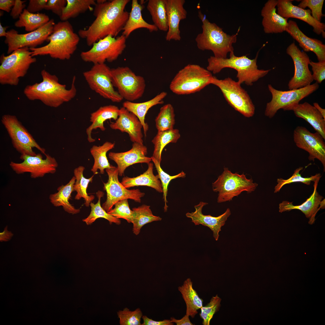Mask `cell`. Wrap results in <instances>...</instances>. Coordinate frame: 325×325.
<instances>
[{
    "label": "cell",
    "instance_id": "6da1fadb",
    "mask_svg": "<svg viewBox=\"0 0 325 325\" xmlns=\"http://www.w3.org/2000/svg\"><path fill=\"white\" fill-rule=\"evenodd\" d=\"M130 1L97 0L94 12L95 19L87 29L79 30V37L85 39L88 46L109 35L116 37L128 18L129 13L125 7Z\"/></svg>",
    "mask_w": 325,
    "mask_h": 325
},
{
    "label": "cell",
    "instance_id": "7a4b0ae2",
    "mask_svg": "<svg viewBox=\"0 0 325 325\" xmlns=\"http://www.w3.org/2000/svg\"><path fill=\"white\" fill-rule=\"evenodd\" d=\"M41 75L42 82L27 85L23 90L24 94L29 100H39L48 106L57 108L76 96L75 76H73L70 88L67 89L65 85L59 82L55 75L51 74L45 70L41 71Z\"/></svg>",
    "mask_w": 325,
    "mask_h": 325
},
{
    "label": "cell",
    "instance_id": "3957f363",
    "mask_svg": "<svg viewBox=\"0 0 325 325\" xmlns=\"http://www.w3.org/2000/svg\"><path fill=\"white\" fill-rule=\"evenodd\" d=\"M79 40V36L68 20L60 21L54 25L53 32L47 39L48 44L29 49L33 57L49 55L55 59L69 60L76 50Z\"/></svg>",
    "mask_w": 325,
    "mask_h": 325
},
{
    "label": "cell",
    "instance_id": "277c9868",
    "mask_svg": "<svg viewBox=\"0 0 325 325\" xmlns=\"http://www.w3.org/2000/svg\"><path fill=\"white\" fill-rule=\"evenodd\" d=\"M198 17L202 22V31L195 39L198 48L210 50L214 57L219 58H226L228 53H234L233 45L237 42L239 29L235 34L229 35L216 24L210 22L200 11Z\"/></svg>",
    "mask_w": 325,
    "mask_h": 325
},
{
    "label": "cell",
    "instance_id": "5b68a950",
    "mask_svg": "<svg viewBox=\"0 0 325 325\" xmlns=\"http://www.w3.org/2000/svg\"><path fill=\"white\" fill-rule=\"evenodd\" d=\"M258 53L255 57L250 59L246 55L236 56L234 53H230L229 58H222L210 56L208 59L206 69L215 74L222 69L229 68L237 71V77L240 84L244 82L248 86H252L253 83L266 75L271 70L259 69L257 64Z\"/></svg>",
    "mask_w": 325,
    "mask_h": 325
},
{
    "label": "cell",
    "instance_id": "8992f818",
    "mask_svg": "<svg viewBox=\"0 0 325 325\" xmlns=\"http://www.w3.org/2000/svg\"><path fill=\"white\" fill-rule=\"evenodd\" d=\"M214 77L207 69L195 64H188L180 70L171 82L169 88L178 95L198 92L212 84Z\"/></svg>",
    "mask_w": 325,
    "mask_h": 325
},
{
    "label": "cell",
    "instance_id": "52a82bcc",
    "mask_svg": "<svg viewBox=\"0 0 325 325\" xmlns=\"http://www.w3.org/2000/svg\"><path fill=\"white\" fill-rule=\"evenodd\" d=\"M0 60V83L17 86L20 78L26 75L36 59L26 47L15 50L8 56L2 54Z\"/></svg>",
    "mask_w": 325,
    "mask_h": 325
},
{
    "label": "cell",
    "instance_id": "ba28073f",
    "mask_svg": "<svg viewBox=\"0 0 325 325\" xmlns=\"http://www.w3.org/2000/svg\"><path fill=\"white\" fill-rule=\"evenodd\" d=\"M258 186V184L253 182L252 178H247L243 173H233L226 167L212 184L213 191L218 192L217 201L218 203L230 201L243 191L251 193Z\"/></svg>",
    "mask_w": 325,
    "mask_h": 325
},
{
    "label": "cell",
    "instance_id": "9c48e42d",
    "mask_svg": "<svg viewBox=\"0 0 325 325\" xmlns=\"http://www.w3.org/2000/svg\"><path fill=\"white\" fill-rule=\"evenodd\" d=\"M268 88L272 95L271 101L268 103L265 115L271 118L280 109L284 111L292 110L303 99L317 91L319 88L316 82L305 87L288 91H281L268 84Z\"/></svg>",
    "mask_w": 325,
    "mask_h": 325
},
{
    "label": "cell",
    "instance_id": "30bf717a",
    "mask_svg": "<svg viewBox=\"0 0 325 325\" xmlns=\"http://www.w3.org/2000/svg\"><path fill=\"white\" fill-rule=\"evenodd\" d=\"M126 39L122 35L116 37L108 36L94 43L89 50L82 52L81 58L85 62L94 64L113 62L125 48Z\"/></svg>",
    "mask_w": 325,
    "mask_h": 325
},
{
    "label": "cell",
    "instance_id": "8fae6325",
    "mask_svg": "<svg viewBox=\"0 0 325 325\" xmlns=\"http://www.w3.org/2000/svg\"><path fill=\"white\" fill-rule=\"evenodd\" d=\"M212 84L220 89L228 104L236 110L246 117L254 115L255 106L247 91L238 81L229 77L219 79L214 76Z\"/></svg>",
    "mask_w": 325,
    "mask_h": 325
},
{
    "label": "cell",
    "instance_id": "7c38bea8",
    "mask_svg": "<svg viewBox=\"0 0 325 325\" xmlns=\"http://www.w3.org/2000/svg\"><path fill=\"white\" fill-rule=\"evenodd\" d=\"M114 87L123 99L132 102L141 98L145 89L144 78L136 75L128 67H119L111 69Z\"/></svg>",
    "mask_w": 325,
    "mask_h": 325
},
{
    "label": "cell",
    "instance_id": "4fadbf2b",
    "mask_svg": "<svg viewBox=\"0 0 325 325\" xmlns=\"http://www.w3.org/2000/svg\"><path fill=\"white\" fill-rule=\"evenodd\" d=\"M1 121L11 139L13 147L21 155L35 156L37 154L33 148H36L46 155L45 149L37 143L15 116L4 115Z\"/></svg>",
    "mask_w": 325,
    "mask_h": 325
},
{
    "label": "cell",
    "instance_id": "5bb4252c",
    "mask_svg": "<svg viewBox=\"0 0 325 325\" xmlns=\"http://www.w3.org/2000/svg\"><path fill=\"white\" fill-rule=\"evenodd\" d=\"M111 69L105 63L95 64L83 74L92 90L104 98L119 103L123 98L114 89Z\"/></svg>",
    "mask_w": 325,
    "mask_h": 325
},
{
    "label": "cell",
    "instance_id": "9a60e30c",
    "mask_svg": "<svg viewBox=\"0 0 325 325\" xmlns=\"http://www.w3.org/2000/svg\"><path fill=\"white\" fill-rule=\"evenodd\" d=\"M108 175L107 183H104V189L107 193V199L102 207L107 212L117 202L125 199H130L141 203V198L145 195L139 189L128 190L120 183L118 180L119 170L113 166L106 169Z\"/></svg>",
    "mask_w": 325,
    "mask_h": 325
},
{
    "label": "cell",
    "instance_id": "2e32d148",
    "mask_svg": "<svg viewBox=\"0 0 325 325\" xmlns=\"http://www.w3.org/2000/svg\"><path fill=\"white\" fill-rule=\"evenodd\" d=\"M55 24L54 20L51 19L41 27L26 34H19L13 29L8 31L5 41L8 46L7 54H9L18 48H36L42 44L53 32Z\"/></svg>",
    "mask_w": 325,
    "mask_h": 325
},
{
    "label": "cell",
    "instance_id": "e0dca14e",
    "mask_svg": "<svg viewBox=\"0 0 325 325\" xmlns=\"http://www.w3.org/2000/svg\"><path fill=\"white\" fill-rule=\"evenodd\" d=\"M45 156L46 158L44 159L40 153L34 156L22 154L20 159L23 162L17 163L11 161L9 165L17 174L29 172L32 178L42 177L47 174L54 173L58 166L54 157L48 154H47Z\"/></svg>",
    "mask_w": 325,
    "mask_h": 325
},
{
    "label": "cell",
    "instance_id": "ac0fdd59",
    "mask_svg": "<svg viewBox=\"0 0 325 325\" xmlns=\"http://www.w3.org/2000/svg\"><path fill=\"white\" fill-rule=\"evenodd\" d=\"M293 138L296 146L308 153L309 160L317 159L321 162L325 172V143L322 136L317 132L312 133L305 127L298 126L294 130Z\"/></svg>",
    "mask_w": 325,
    "mask_h": 325
},
{
    "label": "cell",
    "instance_id": "d6986e66",
    "mask_svg": "<svg viewBox=\"0 0 325 325\" xmlns=\"http://www.w3.org/2000/svg\"><path fill=\"white\" fill-rule=\"evenodd\" d=\"M286 52L292 58L294 66V75L288 85L289 89H298L311 85L314 80L309 68L311 60L308 55L301 51L294 42L287 47Z\"/></svg>",
    "mask_w": 325,
    "mask_h": 325
},
{
    "label": "cell",
    "instance_id": "ffe728a7",
    "mask_svg": "<svg viewBox=\"0 0 325 325\" xmlns=\"http://www.w3.org/2000/svg\"><path fill=\"white\" fill-rule=\"evenodd\" d=\"M293 0H278L277 5V13L286 18H293L302 20L313 28L314 32L318 35L321 34L323 38L325 36V23L317 21L311 15L309 9H303L293 5Z\"/></svg>",
    "mask_w": 325,
    "mask_h": 325
},
{
    "label": "cell",
    "instance_id": "44dd1931",
    "mask_svg": "<svg viewBox=\"0 0 325 325\" xmlns=\"http://www.w3.org/2000/svg\"><path fill=\"white\" fill-rule=\"evenodd\" d=\"M147 153V148L143 144L134 142L129 150L120 153L110 152L108 156L117 165L119 175L121 176L126 168L132 165L140 163H149L152 160L151 157L146 156Z\"/></svg>",
    "mask_w": 325,
    "mask_h": 325
},
{
    "label": "cell",
    "instance_id": "7402d4cb",
    "mask_svg": "<svg viewBox=\"0 0 325 325\" xmlns=\"http://www.w3.org/2000/svg\"><path fill=\"white\" fill-rule=\"evenodd\" d=\"M320 178L314 181V189L310 196L303 203L299 205L294 206L292 202L283 201L279 204V212L282 213L296 209L300 210L309 219L308 223L311 224L314 222L315 216L317 212L320 209H324L325 207V199L319 194L317 190L318 182Z\"/></svg>",
    "mask_w": 325,
    "mask_h": 325
},
{
    "label": "cell",
    "instance_id": "603a6c76",
    "mask_svg": "<svg viewBox=\"0 0 325 325\" xmlns=\"http://www.w3.org/2000/svg\"><path fill=\"white\" fill-rule=\"evenodd\" d=\"M111 128L119 130L129 135L132 141L143 144L142 125L138 118L133 113L123 107L120 109L117 119L114 122L110 124Z\"/></svg>",
    "mask_w": 325,
    "mask_h": 325
},
{
    "label": "cell",
    "instance_id": "cb8c5ba5",
    "mask_svg": "<svg viewBox=\"0 0 325 325\" xmlns=\"http://www.w3.org/2000/svg\"><path fill=\"white\" fill-rule=\"evenodd\" d=\"M206 202L202 201L194 206L195 211L191 213L187 212L186 216L191 219L192 222L195 225L202 224L209 228L213 232V237L215 240H218L219 236V233L221 231V228L224 225L228 218L231 215L229 208H228L225 212L217 217H213L210 215H203L202 212L203 207L207 205Z\"/></svg>",
    "mask_w": 325,
    "mask_h": 325
},
{
    "label": "cell",
    "instance_id": "d4e9b609",
    "mask_svg": "<svg viewBox=\"0 0 325 325\" xmlns=\"http://www.w3.org/2000/svg\"><path fill=\"white\" fill-rule=\"evenodd\" d=\"M185 2L184 0H166L168 26L166 36L167 41L181 39L179 23L186 18L187 14L184 7Z\"/></svg>",
    "mask_w": 325,
    "mask_h": 325
},
{
    "label": "cell",
    "instance_id": "484cf974",
    "mask_svg": "<svg viewBox=\"0 0 325 325\" xmlns=\"http://www.w3.org/2000/svg\"><path fill=\"white\" fill-rule=\"evenodd\" d=\"M277 3V0H268L262 9V24L266 33H281L286 31L288 19L281 17L276 12Z\"/></svg>",
    "mask_w": 325,
    "mask_h": 325
},
{
    "label": "cell",
    "instance_id": "4316f807",
    "mask_svg": "<svg viewBox=\"0 0 325 325\" xmlns=\"http://www.w3.org/2000/svg\"><path fill=\"white\" fill-rule=\"evenodd\" d=\"M286 31L299 43L304 52H313L318 61L325 60V45L320 40L306 36L299 29L295 21L292 20L288 21Z\"/></svg>",
    "mask_w": 325,
    "mask_h": 325
},
{
    "label": "cell",
    "instance_id": "83f0119b",
    "mask_svg": "<svg viewBox=\"0 0 325 325\" xmlns=\"http://www.w3.org/2000/svg\"><path fill=\"white\" fill-rule=\"evenodd\" d=\"M292 111L296 116L305 120L325 139V119L313 105L307 102L299 103Z\"/></svg>",
    "mask_w": 325,
    "mask_h": 325
},
{
    "label": "cell",
    "instance_id": "f1b7e54d",
    "mask_svg": "<svg viewBox=\"0 0 325 325\" xmlns=\"http://www.w3.org/2000/svg\"><path fill=\"white\" fill-rule=\"evenodd\" d=\"M120 109L117 106L112 105L104 106L100 107L97 110L91 114L90 121L91 124L86 129L87 139L90 143L95 141L91 136L93 130L99 128L102 131H104L106 128L104 126V122L108 119H113L115 121L118 117Z\"/></svg>",
    "mask_w": 325,
    "mask_h": 325
},
{
    "label": "cell",
    "instance_id": "f546056e",
    "mask_svg": "<svg viewBox=\"0 0 325 325\" xmlns=\"http://www.w3.org/2000/svg\"><path fill=\"white\" fill-rule=\"evenodd\" d=\"M143 6L138 3L137 0H132L131 11L128 19L123 28L122 35L127 38L133 31L139 28H145L150 32L157 31V28L153 24L146 22L143 18L142 11Z\"/></svg>",
    "mask_w": 325,
    "mask_h": 325
},
{
    "label": "cell",
    "instance_id": "4dcf8cb0",
    "mask_svg": "<svg viewBox=\"0 0 325 325\" xmlns=\"http://www.w3.org/2000/svg\"><path fill=\"white\" fill-rule=\"evenodd\" d=\"M167 93L162 91L152 99L141 103H134L126 101L123 104V107L134 114L140 121L143 126L145 136L149 128L148 125L145 122V116L149 109L155 105L163 103V99Z\"/></svg>",
    "mask_w": 325,
    "mask_h": 325
},
{
    "label": "cell",
    "instance_id": "1f68e13d",
    "mask_svg": "<svg viewBox=\"0 0 325 325\" xmlns=\"http://www.w3.org/2000/svg\"><path fill=\"white\" fill-rule=\"evenodd\" d=\"M147 170L142 174L136 177H124L121 184L126 188L139 186H145L151 187L159 193L163 192L162 186L158 175L153 173V164H148Z\"/></svg>",
    "mask_w": 325,
    "mask_h": 325
},
{
    "label": "cell",
    "instance_id": "d6a6232c",
    "mask_svg": "<svg viewBox=\"0 0 325 325\" xmlns=\"http://www.w3.org/2000/svg\"><path fill=\"white\" fill-rule=\"evenodd\" d=\"M76 181L74 176L65 185H62L57 189L58 192L49 195L50 202L54 206H62L63 209L72 214H77L80 212V209H76L71 204L69 200L71 197L73 190V186Z\"/></svg>",
    "mask_w": 325,
    "mask_h": 325
},
{
    "label": "cell",
    "instance_id": "836d02e7",
    "mask_svg": "<svg viewBox=\"0 0 325 325\" xmlns=\"http://www.w3.org/2000/svg\"><path fill=\"white\" fill-rule=\"evenodd\" d=\"M178 289L186 304V314L194 318L198 313L197 310L203 306V299L193 288V282L190 278L184 280L183 284L178 287Z\"/></svg>",
    "mask_w": 325,
    "mask_h": 325
},
{
    "label": "cell",
    "instance_id": "e575fe53",
    "mask_svg": "<svg viewBox=\"0 0 325 325\" xmlns=\"http://www.w3.org/2000/svg\"><path fill=\"white\" fill-rule=\"evenodd\" d=\"M115 144L106 141L102 145L93 146L90 149V153L94 159V163L91 169L94 175L98 174L100 170V174H104V170L111 168L106 156L107 152L114 148Z\"/></svg>",
    "mask_w": 325,
    "mask_h": 325
},
{
    "label": "cell",
    "instance_id": "d590c367",
    "mask_svg": "<svg viewBox=\"0 0 325 325\" xmlns=\"http://www.w3.org/2000/svg\"><path fill=\"white\" fill-rule=\"evenodd\" d=\"M180 137L178 129H173L164 131H158L156 135L152 141L154 145L153 156L161 163L162 151L164 147L169 143H176Z\"/></svg>",
    "mask_w": 325,
    "mask_h": 325
},
{
    "label": "cell",
    "instance_id": "8d00e7d4",
    "mask_svg": "<svg viewBox=\"0 0 325 325\" xmlns=\"http://www.w3.org/2000/svg\"><path fill=\"white\" fill-rule=\"evenodd\" d=\"M16 21L15 26L17 27H24L26 31L31 32L42 26L49 20V17L45 14L32 13L24 9Z\"/></svg>",
    "mask_w": 325,
    "mask_h": 325
},
{
    "label": "cell",
    "instance_id": "74e56055",
    "mask_svg": "<svg viewBox=\"0 0 325 325\" xmlns=\"http://www.w3.org/2000/svg\"><path fill=\"white\" fill-rule=\"evenodd\" d=\"M147 8L158 29L167 31L168 29L166 0H149Z\"/></svg>",
    "mask_w": 325,
    "mask_h": 325
},
{
    "label": "cell",
    "instance_id": "f35d334b",
    "mask_svg": "<svg viewBox=\"0 0 325 325\" xmlns=\"http://www.w3.org/2000/svg\"><path fill=\"white\" fill-rule=\"evenodd\" d=\"M85 169L83 166H79L74 169L73 172L76 181L73 186V190L77 192L75 199L78 200L82 198H84L85 200L84 204L88 207L95 197L94 195H89L87 192L88 184L92 182L94 175L88 178H85L83 175Z\"/></svg>",
    "mask_w": 325,
    "mask_h": 325
},
{
    "label": "cell",
    "instance_id": "ab89813d",
    "mask_svg": "<svg viewBox=\"0 0 325 325\" xmlns=\"http://www.w3.org/2000/svg\"><path fill=\"white\" fill-rule=\"evenodd\" d=\"M132 210L134 215L131 223L133 224V232L136 235L139 234L141 229L144 225L162 220L160 217L153 215L149 206L143 204L133 208Z\"/></svg>",
    "mask_w": 325,
    "mask_h": 325
},
{
    "label": "cell",
    "instance_id": "60d3db41",
    "mask_svg": "<svg viewBox=\"0 0 325 325\" xmlns=\"http://www.w3.org/2000/svg\"><path fill=\"white\" fill-rule=\"evenodd\" d=\"M67 4L63 8L60 17L62 21H67L71 18L78 16L91 10V6L95 5L96 2L94 0H67Z\"/></svg>",
    "mask_w": 325,
    "mask_h": 325
},
{
    "label": "cell",
    "instance_id": "b9f144b4",
    "mask_svg": "<svg viewBox=\"0 0 325 325\" xmlns=\"http://www.w3.org/2000/svg\"><path fill=\"white\" fill-rule=\"evenodd\" d=\"M96 194L98 200L96 204L92 202L90 204L91 207V212L86 218L83 219L82 221L87 225H89L98 218H103L108 220L110 224L114 223L117 225L120 224L121 221L119 219L108 214L101 206V199L104 196V193L102 191L98 190Z\"/></svg>",
    "mask_w": 325,
    "mask_h": 325
},
{
    "label": "cell",
    "instance_id": "7bdbcfd3",
    "mask_svg": "<svg viewBox=\"0 0 325 325\" xmlns=\"http://www.w3.org/2000/svg\"><path fill=\"white\" fill-rule=\"evenodd\" d=\"M155 122L158 131L173 129L175 119L174 110L172 105L168 104L162 106L156 118Z\"/></svg>",
    "mask_w": 325,
    "mask_h": 325
},
{
    "label": "cell",
    "instance_id": "ee69618b",
    "mask_svg": "<svg viewBox=\"0 0 325 325\" xmlns=\"http://www.w3.org/2000/svg\"><path fill=\"white\" fill-rule=\"evenodd\" d=\"M152 161L153 162L156 169L158 172V175L161 182L163 193V199L165 203L164 210L165 212L167 211L168 206L167 205V196L168 193V187L172 180L178 178H184L186 177L185 173L183 171L178 174L171 176L165 172L162 169L160 166V163L156 160L154 157H151Z\"/></svg>",
    "mask_w": 325,
    "mask_h": 325
},
{
    "label": "cell",
    "instance_id": "f6af8a7d",
    "mask_svg": "<svg viewBox=\"0 0 325 325\" xmlns=\"http://www.w3.org/2000/svg\"><path fill=\"white\" fill-rule=\"evenodd\" d=\"M303 168L302 167H300L296 169L292 175L288 179L278 178L277 180V183L274 187V193H277L279 192L285 185L294 182H300L309 185L312 181L314 182L317 179L320 178L321 177L320 173L316 174L315 175L311 176L309 177H302L299 172L303 169Z\"/></svg>",
    "mask_w": 325,
    "mask_h": 325
},
{
    "label": "cell",
    "instance_id": "bcb514c9",
    "mask_svg": "<svg viewBox=\"0 0 325 325\" xmlns=\"http://www.w3.org/2000/svg\"><path fill=\"white\" fill-rule=\"evenodd\" d=\"M121 325H141V319L143 316L140 309L138 308L131 311L127 308L117 312Z\"/></svg>",
    "mask_w": 325,
    "mask_h": 325
},
{
    "label": "cell",
    "instance_id": "7dc6e473",
    "mask_svg": "<svg viewBox=\"0 0 325 325\" xmlns=\"http://www.w3.org/2000/svg\"><path fill=\"white\" fill-rule=\"evenodd\" d=\"M221 301V299L216 295L212 298L209 303L200 308L201 312L200 315L203 319V325H210V320L214 315L219 309Z\"/></svg>",
    "mask_w": 325,
    "mask_h": 325
},
{
    "label": "cell",
    "instance_id": "c3c4849f",
    "mask_svg": "<svg viewBox=\"0 0 325 325\" xmlns=\"http://www.w3.org/2000/svg\"><path fill=\"white\" fill-rule=\"evenodd\" d=\"M114 206V208L112 209L108 213L117 218H123L128 223H131L134 212L129 208L128 199L119 201Z\"/></svg>",
    "mask_w": 325,
    "mask_h": 325
},
{
    "label": "cell",
    "instance_id": "681fc988",
    "mask_svg": "<svg viewBox=\"0 0 325 325\" xmlns=\"http://www.w3.org/2000/svg\"><path fill=\"white\" fill-rule=\"evenodd\" d=\"M298 6L303 9L308 7L311 10L313 17L317 21L321 22L322 17L324 16L322 12L323 0H302Z\"/></svg>",
    "mask_w": 325,
    "mask_h": 325
},
{
    "label": "cell",
    "instance_id": "f907efd6",
    "mask_svg": "<svg viewBox=\"0 0 325 325\" xmlns=\"http://www.w3.org/2000/svg\"><path fill=\"white\" fill-rule=\"evenodd\" d=\"M309 65L311 67L313 80L320 84L325 79V60L317 62L311 61Z\"/></svg>",
    "mask_w": 325,
    "mask_h": 325
},
{
    "label": "cell",
    "instance_id": "816d5d0a",
    "mask_svg": "<svg viewBox=\"0 0 325 325\" xmlns=\"http://www.w3.org/2000/svg\"><path fill=\"white\" fill-rule=\"evenodd\" d=\"M67 4V0H48L45 9L51 10L60 17Z\"/></svg>",
    "mask_w": 325,
    "mask_h": 325
},
{
    "label": "cell",
    "instance_id": "f5cc1de1",
    "mask_svg": "<svg viewBox=\"0 0 325 325\" xmlns=\"http://www.w3.org/2000/svg\"><path fill=\"white\" fill-rule=\"evenodd\" d=\"M48 0H30L26 10L29 12L35 13L45 9Z\"/></svg>",
    "mask_w": 325,
    "mask_h": 325
},
{
    "label": "cell",
    "instance_id": "db71d44e",
    "mask_svg": "<svg viewBox=\"0 0 325 325\" xmlns=\"http://www.w3.org/2000/svg\"><path fill=\"white\" fill-rule=\"evenodd\" d=\"M26 1L15 0L14 4L12 8L10 13V16L14 19L19 17L23 12L26 5L24 3Z\"/></svg>",
    "mask_w": 325,
    "mask_h": 325
},
{
    "label": "cell",
    "instance_id": "11a10c76",
    "mask_svg": "<svg viewBox=\"0 0 325 325\" xmlns=\"http://www.w3.org/2000/svg\"><path fill=\"white\" fill-rule=\"evenodd\" d=\"M142 318L143 320V323L142 325H173V323L170 320L165 319L159 321H155L149 318L145 315H143Z\"/></svg>",
    "mask_w": 325,
    "mask_h": 325
},
{
    "label": "cell",
    "instance_id": "9f6ffc18",
    "mask_svg": "<svg viewBox=\"0 0 325 325\" xmlns=\"http://www.w3.org/2000/svg\"><path fill=\"white\" fill-rule=\"evenodd\" d=\"M15 0H0V9L9 12L11 10V8L13 7Z\"/></svg>",
    "mask_w": 325,
    "mask_h": 325
},
{
    "label": "cell",
    "instance_id": "6f0895ef",
    "mask_svg": "<svg viewBox=\"0 0 325 325\" xmlns=\"http://www.w3.org/2000/svg\"><path fill=\"white\" fill-rule=\"evenodd\" d=\"M189 316L186 314L182 318L178 320L174 317L170 318L171 321L175 323L177 325H193V324L190 322L189 318Z\"/></svg>",
    "mask_w": 325,
    "mask_h": 325
},
{
    "label": "cell",
    "instance_id": "680465c9",
    "mask_svg": "<svg viewBox=\"0 0 325 325\" xmlns=\"http://www.w3.org/2000/svg\"><path fill=\"white\" fill-rule=\"evenodd\" d=\"M13 235L11 232L7 230V227L4 229V231L0 233V240L1 242L6 241L10 240Z\"/></svg>",
    "mask_w": 325,
    "mask_h": 325
},
{
    "label": "cell",
    "instance_id": "91938a15",
    "mask_svg": "<svg viewBox=\"0 0 325 325\" xmlns=\"http://www.w3.org/2000/svg\"><path fill=\"white\" fill-rule=\"evenodd\" d=\"M313 104V106L317 109L325 119V109L321 107L317 103H314Z\"/></svg>",
    "mask_w": 325,
    "mask_h": 325
},
{
    "label": "cell",
    "instance_id": "94428289",
    "mask_svg": "<svg viewBox=\"0 0 325 325\" xmlns=\"http://www.w3.org/2000/svg\"><path fill=\"white\" fill-rule=\"evenodd\" d=\"M8 27H3V26L1 23H0V36H5L6 37L7 35V32H6V29Z\"/></svg>",
    "mask_w": 325,
    "mask_h": 325
}]
</instances>
